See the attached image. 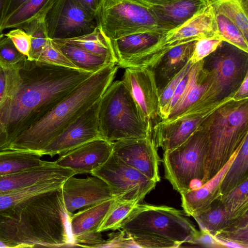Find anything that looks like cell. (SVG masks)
Returning <instances> with one entry per match:
<instances>
[{
	"label": "cell",
	"mask_w": 248,
	"mask_h": 248,
	"mask_svg": "<svg viewBox=\"0 0 248 248\" xmlns=\"http://www.w3.org/2000/svg\"><path fill=\"white\" fill-rule=\"evenodd\" d=\"M8 0H0V37L3 34L1 31V26L3 22L4 15Z\"/></svg>",
	"instance_id": "cell-50"
},
{
	"label": "cell",
	"mask_w": 248,
	"mask_h": 248,
	"mask_svg": "<svg viewBox=\"0 0 248 248\" xmlns=\"http://www.w3.org/2000/svg\"><path fill=\"white\" fill-rule=\"evenodd\" d=\"M112 153L128 166L156 183L160 180V161L157 147L151 137L142 139L125 140L112 143Z\"/></svg>",
	"instance_id": "cell-14"
},
{
	"label": "cell",
	"mask_w": 248,
	"mask_h": 248,
	"mask_svg": "<svg viewBox=\"0 0 248 248\" xmlns=\"http://www.w3.org/2000/svg\"><path fill=\"white\" fill-rule=\"evenodd\" d=\"M118 68L115 64H109L93 73L23 132L8 150H27L40 154L65 127L100 99L113 82Z\"/></svg>",
	"instance_id": "cell-3"
},
{
	"label": "cell",
	"mask_w": 248,
	"mask_h": 248,
	"mask_svg": "<svg viewBox=\"0 0 248 248\" xmlns=\"http://www.w3.org/2000/svg\"><path fill=\"white\" fill-rule=\"evenodd\" d=\"M62 187L0 213V240L10 248L73 246Z\"/></svg>",
	"instance_id": "cell-2"
},
{
	"label": "cell",
	"mask_w": 248,
	"mask_h": 248,
	"mask_svg": "<svg viewBox=\"0 0 248 248\" xmlns=\"http://www.w3.org/2000/svg\"><path fill=\"white\" fill-rule=\"evenodd\" d=\"M244 7V8L248 11V0H238Z\"/></svg>",
	"instance_id": "cell-52"
},
{
	"label": "cell",
	"mask_w": 248,
	"mask_h": 248,
	"mask_svg": "<svg viewBox=\"0 0 248 248\" xmlns=\"http://www.w3.org/2000/svg\"><path fill=\"white\" fill-rule=\"evenodd\" d=\"M63 183L61 181H47L0 192V213L20 208L47 192L61 188Z\"/></svg>",
	"instance_id": "cell-26"
},
{
	"label": "cell",
	"mask_w": 248,
	"mask_h": 248,
	"mask_svg": "<svg viewBox=\"0 0 248 248\" xmlns=\"http://www.w3.org/2000/svg\"><path fill=\"white\" fill-rule=\"evenodd\" d=\"M209 2L215 10L232 21L248 40V11L238 0H209Z\"/></svg>",
	"instance_id": "cell-35"
},
{
	"label": "cell",
	"mask_w": 248,
	"mask_h": 248,
	"mask_svg": "<svg viewBox=\"0 0 248 248\" xmlns=\"http://www.w3.org/2000/svg\"><path fill=\"white\" fill-rule=\"evenodd\" d=\"M193 64L188 61L186 64L170 79L160 92L159 96V116L169 104L177 85Z\"/></svg>",
	"instance_id": "cell-42"
},
{
	"label": "cell",
	"mask_w": 248,
	"mask_h": 248,
	"mask_svg": "<svg viewBox=\"0 0 248 248\" xmlns=\"http://www.w3.org/2000/svg\"><path fill=\"white\" fill-rule=\"evenodd\" d=\"M53 41L78 69L94 73L108 65L113 64L108 59L76 45L59 40Z\"/></svg>",
	"instance_id": "cell-28"
},
{
	"label": "cell",
	"mask_w": 248,
	"mask_h": 248,
	"mask_svg": "<svg viewBox=\"0 0 248 248\" xmlns=\"http://www.w3.org/2000/svg\"><path fill=\"white\" fill-rule=\"evenodd\" d=\"M219 198L232 218L242 217L248 213V180Z\"/></svg>",
	"instance_id": "cell-36"
},
{
	"label": "cell",
	"mask_w": 248,
	"mask_h": 248,
	"mask_svg": "<svg viewBox=\"0 0 248 248\" xmlns=\"http://www.w3.org/2000/svg\"><path fill=\"white\" fill-rule=\"evenodd\" d=\"M27 0H8L4 12L3 21Z\"/></svg>",
	"instance_id": "cell-48"
},
{
	"label": "cell",
	"mask_w": 248,
	"mask_h": 248,
	"mask_svg": "<svg viewBox=\"0 0 248 248\" xmlns=\"http://www.w3.org/2000/svg\"><path fill=\"white\" fill-rule=\"evenodd\" d=\"M150 5H159L166 3L175 0H140Z\"/></svg>",
	"instance_id": "cell-51"
},
{
	"label": "cell",
	"mask_w": 248,
	"mask_h": 248,
	"mask_svg": "<svg viewBox=\"0 0 248 248\" xmlns=\"http://www.w3.org/2000/svg\"><path fill=\"white\" fill-rule=\"evenodd\" d=\"M214 10L218 34L223 41L248 52V40L238 26L225 15Z\"/></svg>",
	"instance_id": "cell-37"
},
{
	"label": "cell",
	"mask_w": 248,
	"mask_h": 248,
	"mask_svg": "<svg viewBox=\"0 0 248 248\" xmlns=\"http://www.w3.org/2000/svg\"><path fill=\"white\" fill-rule=\"evenodd\" d=\"M208 142L206 174L214 177L248 136V99H232L215 110L200 126Z\"/></svg>",
	"instance_id": "cell-5"
},
{
	"label": "cell",
	"mask_w": 248,
	"mask_h": 248,
	"mask_svg": "<svg viewBox=\"0 0 248 248\" xmlns=\"http://www.w3.org/2000/svg\"><path fill=\"white\" fill-rule=\"evenodd\" d=\"M95 19L112 40L142 32L165 31L158 26L150 4L140 0H105Z\"/></svg>",
	"instance_id": "cell-9"
},
{
	"label": "cell",
	"mask_w": 248,
	"mask_h": 248,
	"mask_svg": "<svg viewBox=\"0 0 248 248\" xmlns=\"http://www.w3.org/2000/svg\"><path fill=\"white\" fill-rule=\"evenodd\" d=\"M77 173L58 166L55 162L42 165L14 173L0 176V192L17 189L47 181L64 182Z\"/></svg>",
	"instance_id": "cell-19"
},
{
	"label": "cell",
	"mask_w": 248,
	"mask_h": 248,
	"mask_svg": "<svg viewBox=\"0 0 248 248\" xmlns=\"http://www.w3.org/2000/svg\"><path fill=\"white\" fill-rule=\"evenodd\" d=\"M4 35L9 37L16 49L22 54L29 56L31 48V36L20 28H16Z\"/></svg>",
	"instance_id": "cell-43"
},
{
	"label": "cell",
	"mask_w": 248,
	"mask_h": 248,
	"mask_svg": "<svg viewBox=\"0 0 248 248\" xmlns=\"http://www.w3.org/2000/svg\"><path fill=\"white\" fill-rule=\"evenodd\" d=\"M97 117L102 138L109 142L151 136L152 125L144 118L122 80L112 82L103 94Z\"/></svg>",
	"instance_id": "cell-6"
},
{
	"label": "cell",
	"mask_w": 248,
	"mask_h": 248,
	"mask_svg": "<svg viewBox=\"0 0 248 248\" xmlns=\"http://www.w3.org/2000/svg\"><path fill=\"white\" fill-rule=\"evenodd\" d=\"M209 3V0H175L150 5L158 26L169 32L186 22Z\"/></svg>",
	"instance_id": "cell-21"
},
{
	"label": "cell",
	"mask_w": 248,
	"mask_h": 248,
	"mask_svg": "<svg viewBox=\"0 0 248 248\" xmlns=\"http://www.w3.org/2000/svg\"><path fill=\"white\" fill-rule=\"evenodd\" d=\"M203 67L209 73L210 82L194 103L199 108L232 96L248 75V52L222 41L214 52L203 59Z\"/></svg>",
	"instance_id": "cell-7"
},
{
	"label": "cell",
	"mask_w": 248,
	"mask_h": 248,
	"mask_svg": "<svg viewBox=\"0 0 248 248\" xmlns=\"http://www.w3.org/2000/svg\"><path fill=\"white\" fill-rule=\"evenodd\" d=\"M184 210L167 206L137 204L120 229L139 248H170L197 242L202 236Z\"/></svg>",
	"instance_id": "cell-4"
},
{
	"label": "cell",
	"mask_w": 248,
	"mask_h": 248,
	"mask_svg": "<svg viewBox=\"0 0 248 248\" xmlns=\"http://www.w3.org/2000/svg\"><path fill=\"white\" fill-rule=\"evenodd\" d=\"M59 40L76 45L93 53L104 57L112 63L116 64V61L112 41L98 26L92 32L88 34Z\"/></svg>",
	"instance_id": "cell-30"
},
{
	"label": "cell",
	"mask_w": 248,
	"mask_h": 248,
	"mask_svg": "<svg viewBox=\"0 0 248 248\" xmlns=\"http://www.w3.org/2000/svg\"><path fill=\"white\" fill-rule=\"evenodd\" d=\"M241 145L223 168L211 179L198 188L189 189L180 193L181 206L188 216L193 217L203 211L213 201L221 195V181L235 157Z\"/></svg>",
	"instance_id": "cell-22"
},
{
	"label": "cell",
	"mask_w": 248,
	"mask_h": 248,
	"mask_svg": "<svg viewBox=\"0 0 248 248\" xmlns=\"http://www.w3.org/2000/svg\"><path fill=\"white\" fill-rule=\"evenodd\" d=\"M167 31L153 30L112 41L116 64L123 68H142L148 51L164 37Z\"/></svg>",
	"instance_id": "cell-17"
},
{
	"label": "cell",
	"mask_w": 248,
	"mask_h": 248,
	"mask_svg": "<svg viewBox=\"0 0 248 248\" xmlns=\"http://www.w3.org/2000/svg\"><path fill=\"white\" fill-rule=\"evenodd\" d=\"M83 8L92 16L95 18L105 0H77Z\"/></svg>",
	"instance_id": "cell-46"
},
{
	"label": "cell",
	"mask_w": 248,
	"mask_h": 248,
	"mask_svg": "<svg viewBox=\"0 0 248 248\" xmlns=\"http://www.w3.org/2000/svg\"><path fill=\"white\" fill-rule=\"evenodd\" d=\"M33 62L23 77L20 67L4 69L6 86L0 102V150L11 143L93 73Z\"/></svg>",
	"instance_id": "cell-1"
},
{
	"label": "cell",
	"mask_w": 248,
	"mask_h": 248,
	"mask_svg": "<svg viewBox=\"0 0 248 248\" xmlns=\"http://www.w3.org/2000/svg\"><path fill=\"white\" fill-rule=\"evenodd\" d=\"M210 82L209 73L203 67V60L193 64L188 71V78L184 92L167 119L183 112L197 101Z\"/></svg>",
	"instance_id": "cell-25"
},
{
	"label": "cell",
	"mask_w": 248,
	"mask_h": 248,
	"mask_svg": "<svg viewBox=\"0 0 248 248\" xmlns=\"http://www.w3.org/2000/svg\"><path fill=\"white\" fill-rule=\"evenodd\" d=\"M223 41L219 36L205 37L198 39L189 61L195 64L214 52Z\"/></svg>",
	"instance_id": "cell-41"
},
{
	"label": "cell",
	"mask_w": 248,
	"mask_h": 248,
	"mask_svg": "<svg viewBox=\"0 0 248 248\" xmlns=\"http://www.w3.org/2000/svg\"><path fill=\"white\" fill-rule=\"evenodd\" d=\"M62 189L69 216L78 209L114 198L108 184L95 176L86 178L71 176L63 183Z\"/></svg>",
	"instance_id": "cell-13"
},
{
	"label": "cell",
	"mask_w": 248,
	"mask_h": 248,
	"mask_svg": "<svg viewBox=\"0 0 248 248\" xmlns=\"http://www.w3.org/2000/svg\"><path fill=\"white\" fill-rule=\"evenodd\" d=\"M108 235L106 248H139L132 239L123 230L119 232L110 233Z\"/></svg>",
	"instance_id": "cell-45"
},
{
	"label": "cell",
	"mask_w": 248,
	"mask_h": 248,
	"mask_svg": "<svg viewBox=\"0 0 248 248\" xmlns=\"http://www.w3.org/2000/svg\"><path fill=\"white\" fill-rule=\"evenodd\" d=\"M220 247L248 248V213L212 236Z\"/></svg>",
	"instance_id": "cell-32"
},
{
	"label": "cell",
	"mask_w": 248,
	"mask_h": 248,
	"mask_svg": "<svg viewBox=\"0 0 248 248\" xmlns=\"http://www.w3.org/2000/svg\"><path fill=\"white\" fill-rule=\"evenodd\" d=\"M45 22L49 38L67 39L92 32L97 27L95 18L77 0H53Z\"/></svg>",
	"instance_id": "cell-11"
},
{
	"label": "cell",
	"mask_w": 248,
	"mask_h": 248,
	"mask_svg": "<svg viewBox=\"0 0 248 248\" xmlns=\"http://www.w3.org/2000/svg\"><path fill=\"white\" fill-rule=\"evenodd\" d=\"M112 153V143L97 139L61 155L55 162L58 166L72 170L77 174L91 173L104 164Z\"/></svg>",
	"instance_id": "cell-18"
},
{
	"label": "cell",
	"mask_w": 248,
	"mask_h": 248,
	"mask_svg": "<svg viewBox=\"0 0 248 248\" xmlns=\"http://www.w3.org/2000/svg\"><path fill=\"white\" fill-rule=\"evenodd\" d=\"M197 40L183 42L171 47L151 68L159 92L188 62Z\"/></svg>",
	"instance_id": "cell-23"
},
{
	"label": "cell",
	"mask_w": 248,
	"mask_h": 248,
	"mask_svg": "<svg viewBox=\"0 0 248 248\" xmlns=\"http://www.w3.org/2000/svg\"><path fill=\"white\" fill-rule=\"evenodd\" d=\"M53 0H27L4 21L1 31L19 28L24 23L40 13H46Z\"/></svg>",
	"instance_id": "cell-33"
},
{
	"label": "cell",
	"mask_w": 248,
	"mask_h": 248,
	"mask_svg": "<svg viewBox=\"0 0 248 248\" xmlns=\"http://www.w3.org/2000/svg\"><path fill=\"white\" fill-rule=\"evenodd\" d=\"M116 202V199L112 198L83 208L69 216L72 239L83 234L98 231Z\"/></svg>",
	"instance_id": "cell-24"
},
{
	"label": "cell",
	"mask_w": 248,
	"mask_h": 248,
	"mask_svg": "<svg viewBox=\"0 0 248 248\" xmlns=\"http://www.w3.org/2000/svg\"><path fill=\"white\" fill-rule=\"evenodd\" d=\"M3 35H4V34H3ZM3 35H2V36H3Z\"/></svg>",
	"instance_id": "cell-54"
},
{
	"label": "cell",
	"mask_w": 248,
	"mask_h": 248,
	"mask_svg": "<svg viewBox=\"0 0 248 248\" xmlns=\"http://www.w3.org/2000/svg\"><path fill=\"white\" fill-rule=\"evenodd\" d=\"M10 248L9 246L5 243L4 242H2V241L0 240V248Z\"/></svg>",
	"instance_id": "cell-53"
},
{
	"label": "cell",
	"mask_w": 248,
	"mask_h": 248,
	"mask_svg": "<svg viewBox=\"0 0 248 248\" xmlns=\"http://www.w3.org/2000/svg\"><path fill=\"white\" fill-rule=\"evenodd\" d=\"M122 81L143 117L152 125L158 115L159 92L151 68H125Z\"/></svg>",
	"instance_id": "cell-15"
},
{
	"label": "cell",
	"mask_w": 248,
	"mask_h": 248,
	"mask_svg": "<svg viewBox=\"0 0 248 248\" xmlns=\"http://www.w3.org/2000/svg\"><path fill=\"white\" fill-rule=\"evenodd\" d=\"M248 180V136L245 139L233 161L223 176L221 195L232 190Z\"/></svg>",
	"instance_id": "cell-31"
},
{
	"label": "cell",
	"mask_w": 248,
	"mask_h": 248,
	"mask_svg": "<svg viewBox=\"0 0 248 248\" xmlns=\"http://www.w3.org/2000/svg\"><path fill=\"white\" fill-rule=\"evenodd\" d=\"M219 36L214 8L209 3L201 12L179 27L170 31L163 38V42L174 46L205 37Z\"/></svg>",
	"instance_id": "cell-20"
},
{
	"label": "cell",
	"mask_w": 248,
	"mask_h": 248,
	"mask_svg": "<svg viewBox=\"0 0 248 248\" xmlns=\"http://www.w3.org/2000/svg\"><path fill=\"white\" fill-rule=\"evenodd\" d=\"M45 13H40L31 18L19 28L31 36V44L27 60L35 62L49 39L45 24Z\"/></svg>",
	"instance_id": "cell-34"
},
{
	"label": "cell",
	"mask_w": 248,
	"mask_h": 248,
	"mask_svg": "<svg viewBox=\"0 0 248 248\" xmlns=\"http://www.w3.org/2000/svg\"><path fill=\"white\" fill-rule=\"evenodd\" d=\"M137 204L138 203L121 202L116 200L115 205L106 217L98 231L102 232L120 229L123 221Z\"/></svg>",
	"instance_id": "cell-38"
},
{
	"label": "cell",
	"mask_w": 248,
	"mask_h": 248,
	"mask_svg": "<svg viewBox=\"0 0 248 248\" xmlns=\"http://www.w3.org/2000/svg\"><path fill=\"white\" fill-rule=\"evenodd\" d=\"M27 57L16 47L12 40L3 35L0 37V66L2 68L24 63Z\"/></svg>",
	"instance_id": "cell-40"
},
{
	"label": "cell",
	"mask_w": 248,
	"mask_h": 248,
	"mask_svg": "<svg viewBox=\"0 0 248 248\" xmlns=\"http://www.w3.org/2000/svg\"><path fill=\"white\" fill-rule=\"evenodd\" d=\"M91 174L104 180L110 187L114 198L121 202L139 203L156 184L113 153Z\"/></svg>",
	"instance_id": "cell-10"
},
{
	"label": "cell",
	"mask_w": 248,
	"mask_h": 248,
	"mask_svg": "<svg viewBox=\"0 0 248 248\" xmlns=\"http://www.w3.org/2000/svg\"><path fill=\"white\" fill-rule=\"evenodd\" d=\"M107 240L102 238L101 232H94L83 234L73 239V246L106 248Z\"/></svg>",
	"instance_id": "cell-44"
},
{
	"label": "cell",
	"mask_w": 248,
	"mask_h": 248,
	"mask_svg": "<svg viewBox=\"0 0 248 248\" xmlns=\"http://www.w3.org/2000/svg\"><path fill=\"white\" fill-rule=\"evenodd\" d=\"M6 86V76L4 70L0 66V102L4 93Z\"/></svg>",
	"instance_id": "cell-49"
},
{
	"label": "cell",
	"mask_w": 248,
	"mask_h": 248,
	"mask_svg": "<svg viewBox=\"0 0 248 248\" xmlns=\"http://www.w3.org/2000/svg\"><path fill=\"white\" fill-rule=\"evenodd\" d=\"M248 99V75H247L239 87L232 95V99L235 101Z\"/></svg>",
	"instance_id": "cell-47"
},
{
	"label": "cell",
	"mask_w": 248,
	"mask_h": 248,
	"mask_svg": "<svg viewBox=\"0 0 248 248\" xmlns=\"http://www.w3.org/2000/svg\"><path fill=\"white\" fill-rule=\"evenodd\" d=\"M34 62L77 68L50 38Z\"/></svg>",
	"instance_id": "cell-39"
},
{
	"label": "cell",
	"mask_w": 248,
	"mask_h": 248,
	"mask_svg": "<svg viewBox=\"0 0 248 248\" xmlns=\"http://www.w3.org/2000/svg\"><path fill=\"white\" fill-rule=\"evenodd\" d=\"M232 99L226 98L206 110L183 116L164 126L158 124L152 129L151 138L157 148L160 147L164 151L171 150L185 142L215 110Z\"/></svg>",
	"instance_id": "cell-16"
},
{
	"label": "cell",
	"mask_w": 248,
	"mask_h": 248,
	"mask_svg": "<svg viewBox=\"0 0 248 248\" xmlns=\"http://www.w3.org/2000/svg\"><path fill=\"white\" fill-rule=\"evenodd\" d=\"M37 152L27 150L0 151V176L37 167L45 161Z\"/></svg>",
	"instance_id": "cell-29"
},
{
	"label": "cell",
	"mask_w": 248,
	"mask_h": 248,
	"mask_svg": "<svg viewBox=\"0 0 248 248\" xmlns=\"http://www.w3.org/2000/svg\"><path fill=\"white\" fill-rule=\"evenodd\" d=\"M193 217L198 223L201 232L211 236H214L238 219L232 217L219 197L205 210Z\"/></svg>",
	"instance_id": "cell-27"
},
{
	"label": "cell",
	"mask_w": 248,
	"mask_h": 248,
	"mask_svg": "<svg viewBox=\"0 0 248 248\" xmlns=\"http://www.w3.org/2000/svg\"><path fill=\"white\" fill-rule=\"evenodd\" d=\"M208 142L205 133L199 129L177 147L164 151L162 162L165 178L180 193L191 189L193 182L202 185L206 174Z\"/></svg>",
	"instance_id": "cell-8"
},
{
	"label": "cell",
	"mask_w": 248,
	"mask_h": 248,
	"mask_svg": "<svg viewBox=\"0 0 248 248\" xmlns=\"http://www.w3.org/2000/svg\"><path fill=\"white\" fill-rule=\"evenodd\" d=\"M99 100L65 127L40 154L51 156L62 155L88 142L103 139L97 117Z\"/></svg>",
	"instance_id": "cell-12"
}]
</instances>
